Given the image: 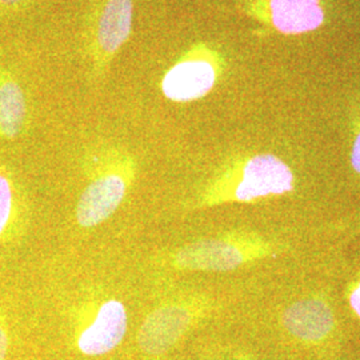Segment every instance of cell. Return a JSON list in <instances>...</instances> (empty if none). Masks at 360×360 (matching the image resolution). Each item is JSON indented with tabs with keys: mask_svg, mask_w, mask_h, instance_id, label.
I'll return each instance as SVG.
<instances>
[{
	"mask_svg": "<svg viewBox=\"0 0 360 360\" xmlns=\"http://www.w3.org/2000/svg\"><path fill=\"white\" fill-rule=\"evenodd\" d=\"M30 0H0V23L23 10Z\"/></svg>",
	"mask_w": 360,
	"mask_h": 360,
	"instance_id": "cell-12",
	"label": "cell"
},
{
	"mask_svg": "<svg viewBox=\"0 0 360 360\" xmlns=\"http://www.w3.org/2000/svg\"><path fill=\"white\" fill-rule=\"evenodd\" d=\"M351 166L355 169V172L360 174V127L355 134L351 148Z\"/></svg>",
	"mask_w": 360,
	"mask_h": 360,
	"instance_id": "cell-14",
	"label": "cell"
},
{
	"mask_svg": "<svg viewBox=\"0 0 360 360\" xmlns=\"http://www.w3.org/2000/svg\"><path fill=\"white\" fill-rule=\"evenodd\" d=\"M127 328L126 304L116 297H105L82 311L75 324V346L84 356H103L123 342Z\"/></svg>",
	"mask_w": 360,
	"mask_h": 360,
	"instance_id": "cell-5",
	"label": "cell"
},
{
	"mask_svg": "<svg viewBox=\"0 0 360 360\" xmlns=\"http://www.w3.org/2000/svg\"><path fill=\"white\" fill-rule=\"evenodd\" d=\"M132 0H103L95 15L94 50L99 59L110 60L127 41L132 31Z\"/></svg>",
	"mask_w": 360,
	"mask_h": 360,
	"instance_id": "cell-10",
	"label": "cell"
},
{
	"mask_svg": "<svg viewBox=\"0 0 360 360\" xmlns=\"http://www.w3.org/2000/svg\"><path fill=\"white\" fill-rule=\"evenodd\" d=\"M218 59L205 46H196L172 67L160 82L168 101L188 103L205 98L218 80Z\"/></svg>",
	"mask_w": 360,
	"mask_h": 360,
	"instance_id": "cell-6",
	"label": "cell"
},
{
	"mask_svg": "<svg viewBox=\"0 0 360 360\" xmlns=\"http://www.w3.org/2000/svg\"><path fill=\"white\" fill-rule=\"evenodd\" d=\"M30 120V102L19 71L0 58V139L13 142Z\"/></svg>",
	"mask_w": 360,
	"mask_h": 360,
	"instance_id": "cell-8",
	"label": "cell"
},
{
	"mask_svg": "<svg viewBox=\"0 0 360 360\" xmlns=\"http://www.w3.org/2000/svg\"><path fill=\"white\" fill-rule=\"evenodd\" d=\"M295 176L281 158L271 154L238 156L224 163L195 193L193 210L229 203H254L292 193Z\"/></svg>",
	"mask_w": 360,
	"mask_h": 360,
	"instance_id": "cell-1",
	"label": "cell"
},
{
	"mask_svg": "<svg viewBox=\"0 0 360 360\" xmlns=\"http://www.w3.org/2000/svg\"><path fill=\"white\" fill-rule=\"evenodd\" d=\"M348 302L354 314L360 319V274L359 276L349 285Z\"/></svg>",
	"mask_w": 360,
	"mask_h": 360,
	"instance_id": "cell-13",
	"label": "cell"
},
{
	"mask_svg": "<svg viewBox=\"0 0 360 360\" xmlns=\"http://www.w3.org/2000/svg\"><path fill=\"white\" fill-rule=\"evenodd\" d=\"M87 184L77 199V223L82 229H95L111 218L127 198L138 175L132 155L107 150L89 162Z\"/></svg>",
	"mask_w": 360,
	"mask_h": 360,
	"instance_id": "cell-2",
	"label": "cell"
},
{
	"mask_svg": "<svg viewBox=\"0 0 360 360\" xmlns=\"http://www.w3.org/2000/svg\"><path fill=\"white\" fill-rule=\"evenodd\" d=\"M278 252V245L257 232L232 230L181 245L169 254L168 264L175 271L226 272Z\"/></svg>",
	"mask_w": 360,
	"mask_h": 360,
	"instance_id": "cell-3",
	"label": "cell"
},
{
	"mask_svg": "<svg viewBox=\"0 0 360 360\" xmlns=\"http://www.w3.org/2000/svg\"><path fill=\"white\" fill-rule=\"evenodd\" d=\"M255 13L284 35L312 32L326 19L322 0H257Z\"/></svg>",
	"mask_w": 360,
	"mask_h": 360,
	"instance_id": "cell-7",
	"label": "cell"
},
{
	"mask_svg": "<svg viewBox=\"0 0 360 360\" xmlns=\"http://www.w3.org/2000/svg\"><path fill=\"white\" fill-rule=\"evenodd\" d=\"M20 215V196L13 175L0 167V242L15 229Z\"/></svg>",
	"mask_w": 360,
	"mask_h": 360,
	"instance_id": "cell-11",
	"label": "cell"
},
{
	"mask_svg": "<svg viewBox=\"0 0 360 360\" xmlns=\"http://www.w3.org/2000/svg\"><path fill=\"white\" fill-rule=\"evenodd\" d=\"M282 322L285 331L297 340L319 343L334 331V311L321 297H306L284 309Z\"/></svg>",
	"mask_w": 360,
	"mask_h": 360,
	"instance_id": "cell-9",
	"label": "cell"
},
{
	"mask_svg": "<svg viewBox=\"0 0 360 360\" xmlns=\"http://www.w3.org/2000/svg\"><path fill=\"white\" fill-rule=\"evenodd\" d=\"M210 304L200 296H188L158 304L144 318L138 346L144 355L159 358L175 347L207 315Z\"/></svg>",
	"mask_w": 360,
	"mask_h": 360,
	"instance_id": "cell-4",
	"label": "cell"
},
{
	"mask_svg": "<svg viewBox=\"0 0 360 360\" xmlns=\"http://www.w3.org/2000/svg\"><path fill=\"white\" fill-rule=\"evenodd\" d=\"M232 360H254V359H251V358H250V356H248V355H245V354H240V352H239V354H236V355H235V356H233V359Z\"/></svg>",
	"mask_w": 360,
	"mask_h": 360,
	"instance_id": "cell-16",
	"label": "cell"
},
{
	"mask_svg": "<svg viewBox=\"0 0 360 360\" xmlns=\"http://www.w3.org/2000/svg\"><path fill=\"white\" fill-rule=\"evenodd\" d=\"M10 351V335L4 324L0 322V360L7 359Z\"/></svg>",
	"mask_w": 360,
	"mask_h": 360,
	"instance_id": "cell-15",
	"label": "cell"
}]
</instances>
